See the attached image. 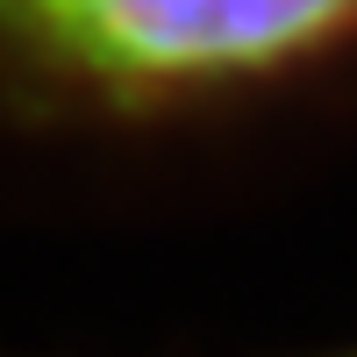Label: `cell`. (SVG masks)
<instances>
[{"label":"cell","mask_w":357,"mask_h":357,"mask_svg":"<svg viewBox=\"0 0 357 357\" xmlns=\"http://www.w3.org/2000/svg\"><path fill=\"white\" fill-rule=\"evenodd\" d=\"M314 357H357V350H314Z\"/></svg>","instance_id":"obj_2"},{"label":"cell","mask_w":357,"mask_h":357,"mask_svg":"<svg viewBox=\"0 0 357 357\" xmlns=\"http://www.w3.org/2000/svg\"><path fill=\"white\" fill-rule=\"evenodd\" d=\"M357 72V0H0V114L193 129Z\"/></svg>","instance_id":"obj_1"}]
</instances>
